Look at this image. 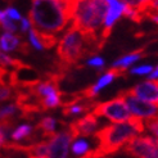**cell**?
<instances>
[{
	"mask_svg": "<svg viewBox=\"0 0 158 158\" xmlns=\"http://www.w3.org/2000/svg\"><path fill=\"white\" fill-rule=\"evenodd\" d=\"M0 26H2V23H0Z\"/></svg>",
	"mask_w": 158,
	"mask_h": 158,
	"instance_id": "28",
	"label": "cell"
},
{
	"mask_svg": "<svg viewBox=\"0 0 158 158\" xmlns=\"http://www.w3.org/2000/svg\"><path fill=\"white\" fill-rule=\"evenodd\" d=\"M5 10H6V14L9 15L12 19H14V21H21V19H22V17H21V14H19L18 9H15V8L9 6V8H6Z\"/></svg>",
	"mask_w": 158,
	"mask_h": 158,
	"instance_id": "25",
	"label": "cell"
},
{
	"mask_svg": "<svg viewBox=\"0 0 158 158\" xmlns=\"http://www.w3.org/2000/svg\"><path fill=\"white\" fill-rule=\"evenodd\" d=\"M126 93L132 94L141 100H147L158 106V80H148L136 84Z\"/></svg>",
	"mask_w": 158,
	"mask_h": 158,
	"instance_id": "9",
	"label": "cell"
},
{
	"mask_svg": "<svg viewBox=\"0 0 158 158\" xmlns=\"http://www.w3.org/2000/svg\"><path fill=\"white\" fill-rule=\"evenodd\" d=\"M86 66L93 67V68H98V69H103L106 66V62L102 57H98V55H94L90 59H88L86 62Z\"/></svg>",
	"mask_w": 158,
	"mask_h": 158,
	"instance_id": "22",
	"label": "cell"
},
{
	"mask_svg": "<svg viewBox=\"0 0 158 158\" xmlns=\"http://www.w3.org/2000/svg\"><path fill=\"white\" fill-rule=\"evenodd\" d=\"M122 95L126 99V103H127V107L130 109V112L132 116L140 117L143 120H148V118H153L158 116V106L154 103H151V102L147 100H141L139 98H136L135 95L129 93H123Z\"/></svg>",
	"mask_w": 158,
	"mask_h": 158,
	"instance_id": "7",
	"label": "cell"
},
{
	"mask_svg": "<svg viewBox=\"0 0 158 158\" xmlns=\"http://www.w3.org/2000/svg\"><path fill=\"white\" fill-rule=\"evenodd\" d=\"M123 72L121 69H118V68H110L109 71H107V72L102 76V77H99V80L94 84L93 86H90L89 89H86L85 91H84V97H86V98H90V99H93V98H95L98 94L100 93V90L102 89H104L106 86H108L109 84H112L116 78L118 77V76H121Z\"/></svg>",
	"mask_w": 158,
	"mask_h": 158,
	"instance_id": "11",
	"label": "cell"
},
{
	"mask_svg": "<svg viewBox=\"0 0 158 158\" xmlns=\"http://www.w3.org/2000/svg\"><path fill=\"white\" fill-rule=\"evenodd\" d=\"M139 131L129 122H112L95 132L98 148L90 152L89 157H103L114 154L135 138Z\"/></svg>",
	"mask_w": 158,
	"mask_h": 158,
	"instance_id": "2",
	"label": "cell"
},
{
	"mask_svg": "<svg viewBox=\"0 0 158 158\" xmlns=\"http://www.w3.org/2000/svg\"><path fill=\"white\" fill-rule=\"evenodd\" d=\"M123 3L131 5L132 8H135L138 12H140L141 14H145L153 5V0H122Z\"/></svg>",
	"mask_w": 158,
	"mask_h": 158,
	"instance_id": "16",
	"label": "cell"
},
{
	"mask_svg": "<svg viewBox=\"0 0 158 158\" xmlns=\"http://www.w3.org/2000/svg\"><path fill=\"white\" fill-rule=\"evenodd\" d=\"M57 126H58V121L55 120L52 116H45L43 117L40 121H39L37 126H36V132L39 134V136L41 138H50L53 136L55 131H57Z\"/></svg>",
	"mask_w": 158,
	"mask_h": 158,
	"instance_id": "12",
	"label": "cell"
},
{
	"mask_svg": "<svg viewBox=\"0 0 158 158\" xmlns=\"http://www.w3.org/2000/svg\"><path fill=\"white\" fill-rule=\"evenodd\" d=\"M91 112L98 117L108 118L110 122H126L132 116L122 94L114 99L104 102V103H97Z\"/></svg>",
	"mask_w": 158,
	"mask_h": 158,
	"instance_id": "4",
	"label": "cell"
},
{
	"mask_svg": "<svg viewBox=\"0 0 158 158\" xmlns=\"http://www.w3.org/2000/svg\"><path fill=\"white\" fill-rule=\"evenodd\" d=\"M0 49L4 50L5 53H12V52H19L22 54L28 53V45L25 41H21L19 36H17L13 32H3L0 35Z\"/></svg>",
	"mask_w": 158,
	"mask_h": 158,
	"instance_id": "10",
	"label": "cell"
},
{
	"mask_svg": "<svg viewBox=\"0 0 158 158\" xmlns=\"http://www.w3.org/2000/svg\"><path fill=\"white\" fill-rule=\"evenodd\" d=\"M123 152L131 157L158 158V138L136 135L123 147Z\"/></svg>",
	"mask_w": 158,
	"mask_h": 158,
	"instance_id": "5",
	"label": "cell"
},
{
	"mask_svg": "<svg viewBox=\"0 0 158 158\" xmlns=\"http://www.w3.org/2000/svg\"><path fill=\"white\" fill-rule=\"evenodd\" d=\"M73 131L69 129V126L59 132H55L53 136L48 139L49 143V157L52 158H66L68 157L71 144L75 139Z\"/></svg>",
	"mask_w": 158,
	"mask_h": 158,
	"instance_id": "6",
	"label": "cell"
},
{
	"mask_svg": "<svg viewBox=\"0 0 158 158\" xmlns=\"http://www.w3.org/2000/svg\"><path fill=\"white\" fill-rule=\"evenodd\" d=\"M32 132H35V129L32 126L28 123H22L10 132V139L15 143H19L22 140L32 139Z\"/></svg>",
	"mask_w": 158,
	"mask_h": 158,
	"instance_id": "14",
	"label": "cell"
},
{
	"mask_svg": "<svg viewBox=\"0 0 158 158\" xmlns=\"http://www.w3.org/2000/svg\"><path fill=\"white\" fill-rule=\"evenodd\" d=\"M145 127H147V130L149 132L152 134V135L158 138V116L145 120Z\"/></svg>",
	"mask_w": 158,
	"mask_h": 158,
	"instance_id": "21",
	"label": "cell"
},
{
	"mask_svg": "<svg viewBox=\"0 0 158 158\" xmlns=\"http://www.w3.org/2000/svg\"><path fill=\"white\" fill-rule=\"evenodd\" d=\"M14 95L15 94H14V90H13V86L10 84L9 85H5V84L0 85V103L12 99Z\"/></svg>",
	"mask_w": 158,
	"mask_h": 158,
	"instance_id": "18",
	"label": "cell"
},
{
	"mask_svg": "<svg viewBox=\"0 0 158 158\" xmlns=\"http://www.w3.org/2000/svg\"><path fill=\"white\" fill-rule=\"evenodd\" d=\"M147 77L149 78V80H158V66H157V67H154V69H153L152 72L149 73Z\"/></svg>",
	"mask_w": 158,
	"mask_h": 158,
	"instance_id": "26",
	"label": "cell"
},
{
	"mask_svg": "<svg viewBox=\"0 0 158 158\" xmlns=\"http://www.w3.org/2000/svg\"><path fill=\"white\" fill-rule=\"evenodd\" d=\"M93 149L90 148V144L82 138H78L72 141L71 144V152L77 157H89Z\"/></svg>",
	"mask_w": 158,
	"mask_h": 158,
	"instance_id": "15",
	"label": "cell"
},
{
	"mask_svg": "<svg viewBox=\"0 0 158 158\" xmlns=\"http://www.w3.org/2000/svg\"><path fill=\"white\" fill-rule=\"evenodd\" d=\"M154 69L153 66L151 64H144V66H139V67H134L130 69L131 75H138V76H148L149 73Z\"/></svg>",
	"mask_w": 158,
	"mask_h": 158,
	"instance_id": "20",
	"label": "cell"
},
{
	"mask_svg": "<svg viewBox=\"0 0 158 158\" xmlns=\"http://www.w3.org/2000/svg\"><path fill=\"white\" fill-rule=\"evenodd\" d=\"M97 44L103 45L102 40H98V35L88 34L71 25L58 43L57 55L63 66H73L86 55L99 49Z\"/></svg>",
	"mask_w": 158,
	"mask_h": 158,
	"instance_id": "1",
	"label": "cell"
},
{
	"mask_svg": "<svg viewBox=\"0 0 158 158\" xmlns=\"http://www.w3.org/2000/svg\"><path fill=\"white\" fill-rule=\"evenodd\" d=\"M107 12L106 0H77L72 25L88 34L97 35L103 28Z\"/></svg>",
	"mask_w": 158,
	"mask_h": 158,
	"instance_id": "3",
	"label": "cell"
},
{
	"mask_svg": "<svg viewBox=\"0 0 158 158\" xmlns=\"http://www.w3.org/2000/svg\"><path fill=\"white\" fill-rule=\"evenodd\" d=\"M152 8H154V9H158V0H153V5Z\"/></svg>",
	"mask_w": 158,
	"mask_h": 158,
	"instance_id": "27",
	"label": "cell"
},
{
	"mask_svg": "<svg viewBox=\"0 0 158 158\" xmlns=\"http://www.w3.org/2000/svg\"><path fill=\"white\" fill-rule=\"evenodd\" d=\"M28 41L31 44V46H32L34 49L39 50V52H41L45 49V46L41 41V39L40 36H39V32H37V30L35 27H31L30 31H28Z\"/></svg>",
	"mask_w": 158,
	"mask_h": 158,
	"instance_id": "17",
	"label": "cell"
},
{
	"mask_svg": "<svg viewBox=\"0 0 158 158\" xmlns=\"http://www.w3.org/2000/svg\"><path fill=\"white\" fill-rule=\"evenodd\" d=\"M2 23V27H3V30L4 31H8V32H17L18 31V26H17V23H15V21L14 19H12L9 15H6V17L0 22Z\"/></svg>",
	"mask_w": 158,
	"mask_h": 158,
	"instance_id": "19",
	"label": "cell"
},
{
	"mask_svg": "<svg viewBox=\"0 0 158 158\" xmlns=\"http://www.w3.org/2000/svg\"><path fill=\"white\" fill-rule=\"evenodd\" d=\"M143 49H140V50H136V52H132L130 54H126L123 55V57L121 58H118L117 60H114L112 63V68H118V69H121L122 72H125L126 69H127L130 66H132L135 62H138L140 58H143Z\"/></svg>",
	"mask_w": 158,
	"mask_h": 158,
	"instance_id": "13",
	"label": "cell"
},
{
	"mask_svg": "<svg viewBox=\"0 0 158 158\" xmlns=\"http://www.w3.org/2000/svg\"><path fill=\"white\" fill-rule=\"evenodd\" d=\"M10 129V125L0 123V149L8 143V131Z\"/></svg>",
	"mask_w": 158,
	"mask_h": 158,
	"instance_id": "23",
	"label": "cell"
},
{
	"mask_svg": "<svg viewBox=\"0 0 158 158\" xmlns=\"http://www.w3.org/2000/svg\"><path fill=\"white\" fill-rule=\"evenodd\" d=\"M68 126H69V129L73 131L76 138L91 136V135H95V132L98 131L99 117L97 114H94L93 112H90L86 116H84L82 118H80V120L71 122Z\"/></svg>",
	"mask_w": 158,
	"mask_h": 158,
	"instance_id": "8",
	"label": "cell"
},
{
	"mask_svg": "<svg viewBox=\"0 0 158 158\" xmlns=\"http://www.w3.org/2000/svg\"><path fill=\"white\" fill-rule=\"evenodd\" d=\"M19 23H21L19 30H21V32H22V34L28 32L30 28L32 27V23H31V19H30V18H26V17H23V18L19 21Z\"/></svg>",
	"mask_w": 158,
	"mask_h": 158,
	"instance_id": "24",
	"label": "cell"
}]
</instances>
